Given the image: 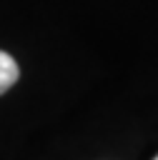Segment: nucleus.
Segmentation results:
<instances>
[{
  "label": "nucleus",
  "instance_id": "1",
  "mask_svg": "<svg viewBox=\"0 0 158 160\" xmlns=\"http://www.w3.org/2000/svg\"><path fill=\"white\" fill-rule=\"evenodd\" d=\"M18 78H20L18 62H15L8 52H3V50H0V95H3V92H8V90L18 82Z\"/></svg>",
  "mask_w": 158,
  "mask_h": 160
},
{
  "label": "nucleus",
  "instance_id": "2",
  "mask_svg": "<svg viewBox=\"0 0 158 160\" xmlns=\"http://www.w3.org/2000/svg\"><path fill=\"white\" fill-rule=\"evenodd\" d=\"M153 160H158V155H155V158H153Z\"/></svg>",
  "mask_w": 158,
  "mask_h": 160
}]
</instances>
